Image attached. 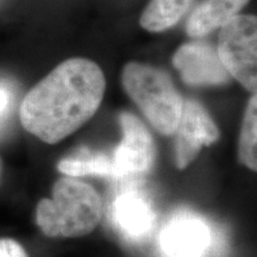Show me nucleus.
Segmentation results:
<instances>
[{
  "mask_svg": "<svg viewBox=\"0 0 257 257\" xmlns=\"http://www.w3.org/2000/svg\"><path fill=\"white\" fill-rule=\"evenodd\" d=\"M105 89L98 64L83 57L68 59L27 93L19 108L21 123L38 140L56 144L95 114Z\"/></svg>",
  "mask_w": 257,
  "mask_h": 257,
  "instance_id": "nucleus-1",
  "label": "nucleus"
},
{
  "mask_svg": "<svg viewBox=\"0 0 257 257\" xmlns=\"http://www.w3.org/2000/svg\"><path fill=\"white\" fill-rule=\"evenodd\" d=\"M102 201L98 192L79 178L66 176L53 186L50 198L36 206V224L50 238L85 236L98 226Z\"/></svg>",
  "mask_w": 257,
  "mask_h": 257,
  "instance_id": "nucleus-2",
  "label": "nucleus"
},
{
  "mask_svg": "<svg viewBox=\"0 0 257 257\" xmlns=\"http://www.w3.org/2000/svg\"><path fill=\"white\" fill-rule=\"evenodd\" d=\"M121 85L156 131L165 136L175 134L184 98L169 74L150 64L128 62L121 70Z\"/></svg>",
  "mask_w": 257,
  "mask_h": 257,
  "instance_id": "nucleus-3",
  "label": "nucleus"
},
{
  "mask_svg": "<svg viewBox=\"0 0 257 257\" xmlns=\"http://www.w3.org/2000/svg\"><path fill=\"white\" fill-rule=\"evenodd\" d=\"M218 56L231 78L246 91L257 89V19L251 15H238L220 28Z\"/></svg>",
  "mask_w": 257,
  "mask_h": 257,
  "instance_id": "nucleus-4",
  "label": "nucleus"
},
{
  "mask_svg": "<svg viewBox=\"0 0 257 257\" xmlns=\"http://www.w3.org/2000/svg\"><path fill=\"white\" fill-rule=\"evenodd\" d=\"M160 257H216L219 238L204 217L180 210L166 221L159 233Z\"/></svg>",
  "mask_w": 257,
  "mask_h": 257,
  "instance_id": "nucleus-5",
  "label": "nucleus"
},
{
  "mask_svg": "<svg viewBox=\"0 0 257 257\" xmlns=\"http://www.w3.org/2000/svg\"><path fill=\"white\" fill-rule=\"evenodd\" d=\"M119 121L123 138L111 154L114 178L146 174L156 160V147L152 134L133 113L123 112Z\"/></svg>",
  "mask_w": 257,
  "mask_h": 257,
  "instance_id": "nucleus-6",
  "label": "nucleus"
},
{
  "mask_svg": "<svg viewBox=\"0 0 257 257\" xmlns=\"http://www.w3.org/2000/svg\"><path fill=\"white\" fill-rule=\"evenodd\" d=\"M175 163L179 169L188 167L202 147L213 144L219 138V128L208 112L195 100H184L181 117L175 131Z\"/></svg>",
  "mask_w": 257,
  "mask_h": 257,
  "instance_id": "nucleus-7",
  "label": "nucleus"
},
{
  "mask_svg": "<svg viewBox=\"0 0 257 257\" xmlns=\"http://www.w3.org/2000/svg\"><path fill=\"white\" fill-rule=\"evenodd\" d=\"M173 64L179 70L182 81L191 86L223 85L231 79L216 48L205 42L182 44L173 56Z\"/></svg>",
  "mask_w": 257,
  "mask_h": 257,
  "instance_id": "nucleus-8",
  "label": "nucleus"
},
{
  "mask_svg": "<svg viewBox=\"0 0 257 257\" xmlns=\"http://www.w3.org/2000/svg\"><path fill=\"white\" fill-rule=\"evenodd\" d=\"M111 220L124 238L141 242L153 232L156 213L146 195L137 191H126L112 204Z\"/></svg>",
  "mask_w": 257,
  "mask_h": 257,
  "instance_id": "nucleus-9",
  "label": "nucleus"
},
{
  "mask_svg": "<svg viewBox=\"0 0 257 257\" xmlns=\"http://www.w3.org/2000/svg\"><path fill=\"white\" fill-rule=\"evenodd\" d=\"M248 3L249 0H202L189 16L186 32L194 38L207 36L238 16Z\"/></svg>",
  "mask_w": 257,
  "mask_h": 257,
  "instance_id": "nucleus-10",
  "label": "nucleus"
},
{
  "mask_svg": "<svg viewBox=\"0 0 257 257\" xmlns=\"http://www.w3.org/2000/svg\"><path fill=\"white\" fill-rule=\"evenodd\" d=\"M194 0H152L140 18V24L149 32H162L173 28L187 14Z\"/></svg>",
  "mask_w": 257,
  "mask_h": 257,
  "instance_id": "nucleus-11",
  "label": "nucleus"
},
{
  "mask_svg": "<svg viewBox=\"0 0 257 257\" xmlns=\"http://www.w3.org/2000/svg\"><path fill=\"white\" fill-rule=\"evenodd\" d=\"M57 169L66 176L80 178V176L98 175L114 178V168L111 155L101 153L70 156L62 159L57 165Z\"/></svg>",
  "mask_w": 257,
  "mask_h": 257,
  "instance_id": "nucleus-12",
  "label": "nucleus"
},
{
  "mask_svg": "<svg viewBox=\"0 0 257 257\" xmlns=\"http://www.w3.org/2000/svg\"><path fill=\"white\" fill-rule=\"evenodd\" d=\"M257 98L256 93L250 96L246 105L238 143L239 162L246 168L257 169Z\"/></svg>",
  "mask_w": 257,
  "mask_h": 257,
  "instance_id": "nucleus-13",
  "label": "nucleus"
},
{
  "mask_svg": "<svg viewBox=\"0 0 257 257\" xmlns=\"http://www.w3.org/2000/svg\"><path fill=\"white\" fill-rule=\"evenodd\" d=\"M0 257H29V255L17 240L0 238Z\"/></svg>",
  "mask_w": 257,
  "mask_h": 257,
  "instance_id": "nucleus-14",
  "label": "nucleus"
},
{
  "mask_svg": "<svg viewBox=\"0 0 257 257\" xmlns=\"http://www.w3.org/2000/svg\"><path fill=\"white\" fill-rule=\"evenodd\" d=\"M9 105V93L4 88L0 87V114L5 111Z\"/></svg>",
  "mask_w": 257,
  "mask_h": 257,
  "instance_id": "nucleus-15",
  "label": "nucleus"
}]
</instances>
